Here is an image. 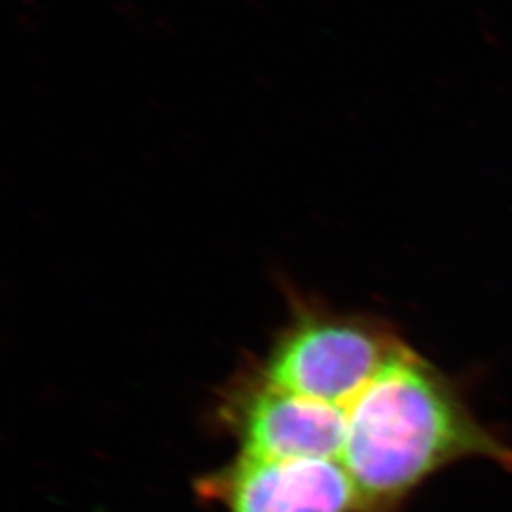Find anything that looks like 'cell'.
Here are the masks:
<instances>
[{"mask_svg": "<svg viewBox=\"0 0 512 512\" xmlns=\"http://www.w3.org/2000/svg\"><path fill=\"white\" fill-rule=\"evenodd\" d=\"M404 344L382 317L293 298L289 321L255 370L294 395L348 408Z\"/></svg>", "mask_w": 512, "mask_h": 512, "instance_id": "7a4b0ae2", "label": "cell"}, {"mask_svg": "<svg viewBox=\"0 0 512 512\" xmlns=\"http://www.w3.org/2000/svg\"><path fill=\"white\" fill-rule=\"evenodd\" d=\"M217 421L238 440V454L253 458L340 461L348 431L346 408L285 391L255 366L224 387Z\"/></svg>", "mask_w": 512, "mask_h": 512, "instance_id": "3957f363", "label": "cell"}, {"mask_svg": "<svg viewBox=\"0 0 512 512\" xmlns=\"http://www.w3.org/2000/svg\"><path fill=\"white\" fill-rule=\"evenodd\" d=\"M340 463L357 512H403L440 471L484 459L512 475V444L482 423L458 382L408 342L346 408Z\"/></svg>", "mask_w": 512, "mask_h": 512, "instance_id": "6da1fadb", "label": "cell"}, {"mask_svg": "<svg viewBox=\"0 0 512 512\" xmlns=\"http://www.w3.org/2000/svg\"><path fill=\"white\" fill-rule=\"evenodd\" d=\"M196 492L226 512H357V492L336 459L238 454L200 476Z\"/></svg>", "mask_w": 512, "mask_h": 512, "instance_id": "277c9868", "label": "cell"}]
</instances>
